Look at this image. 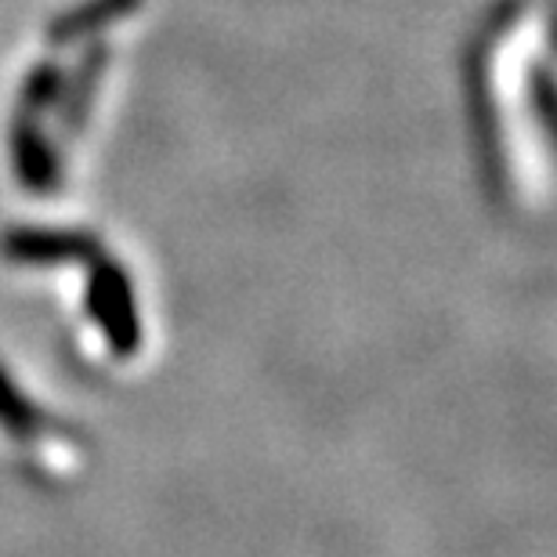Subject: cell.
Segmentation results:
<instances>
[{
	"mask_svg": "<svg viewBox=\"0 0 557 557\" xmlns=\"http://www.w3.org/2000/svg\"><path fill=\"white\" fill-rule=\"evenodd\" d=\"M106 59H109V51L102 48V44H95V48L81 59V70L62 81V95H59V102H54V106H59L62 127L70 131V135H76L81 124H84L87 106H91V98H95V87H98V81H102V73H106Z\"/></svg>",
	"mask_w": 557,
	"mask_h": 557,
	"instance_id": "cell-6",
	"label": "cell"
},
{
	"mask_svg": "<svg viewBox=\"0 0 557 557\" xmlns=\"http://www.w3.org/2000/svg\"><path fill=\"white\" fill-rule=\"evenodd\" d=\"M11 163H15L18 182L29 193H54L62 182L59 145L44 135L40 120L29 116L11 120Z\"/></svg>",
	"mask_w": 557,
	"mask_h": 557,
	"instance_id": "cell-4",
	"label": "cell"
},
{
	"mask_svg": "<svg viewBox=\"0 0 557 557\" xmlns=\"http://www.w3.org/2000/svg\"><path fill=\"white\" fill-rule=\"evenodd\" d=\"M0 431L11 442L29 449L33 463L51 478L73 474L76 463L84 460V445L76 442L73 431H65L59 420L48 417L22 387L11 381L0 366Z\"/></svg>",
	"mask_w": 557,
	"mask_h": 557,
	"instance_id": "cell-1",
	"label": "cell"
},
{
	"mask_svg": "<svg viewBox=\"0 0 557 557\" xmlns=\"http://www.w3.org/2000/svg\"><path fill=\"white\" fill-rule=\"evenodd\" d=\"M98 253L91 232L76 228H11L0 239V258L18 269H59V264H87Z\"/></svg>",
	"mask_w": 557,
	"mask_h": 557,
	"instance_id": "cell-3",
	"label": "cell"
},
{
	"mask_svg": "<svg viewBox=\"0 0 557 557\" xmlns=\"http://www.w3.org/2000/svg\"><path fill=\"white\" fill-rule=\"evenodd\" d=\"M138 4L141 0H81V4H73L48 22V44L51 48H70V44L95 37L113 22L127 18L131 11H138Z\"/></svg>",
	"mask_w": 557,
	"mask_h": 557,
	"instance_id": "cell-5",
	"label": "cell"
},
{
	"mask_svg": "<svg viewBox=\"0 0 557 557\" xmlns=\"http://www.w3.org/2000/svg\"><path fill=\"white\" fill-rule=\"evenodd\" d=\"M87 264H91V275H87V315L102 330L109 348L116 355H131L138 348V337H141L131 278L124 275V269H120L116 261L102 258V250Z\"/></svg>",
	"mask_w": 557,
	"mask_h": 557,
	"instance_id": "cell-2",
	"label": "cell"
},
{
	"mask_svg": "<svg viewBox=\"0 0 557 557\" xmlns=\"http://www.w3.org/2000/svg\"><path fill=\"white\" fill-rule=\"evenodd\" d=\"M62 65L44 59L40 65H33V73L22 81V95H18V106H15V116H29V120H40L54 113V102L62 95Z\"/></svg>",
	"mask_w": 557,
	"mask_h": 557,
	"instance_id": "cell-7",
	"label": "cell"
}]
</instances>
